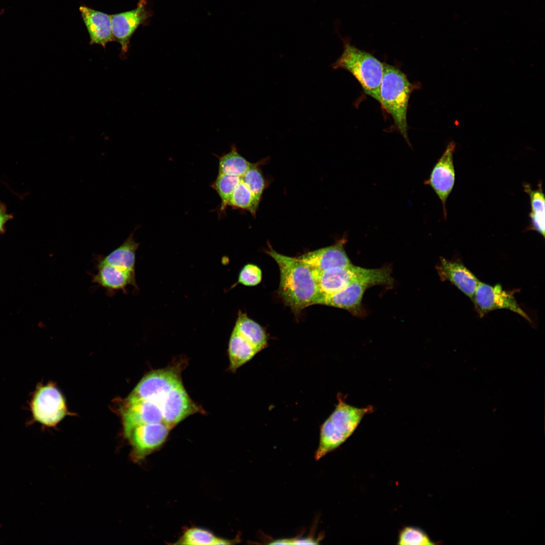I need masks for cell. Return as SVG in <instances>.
<instances>
[{"mask_svg": "<svg viewBox=\"0 0 545 545\" xmlns=\"http://www.w3.org/2000/svg\"><path fill=\"white\" fill-rule=\"evenodd\" d=\"M228 352L230 361L229 369L231 371L235 372L259 351L233 329L229 342Z\"/></svg>", "mask_w": 545, "mask_h": 545, "instance_id": "cell-19", "label": "cell"}, {"mask_svg": "<svg viewBox=\"0 0 545 545\" xmlns=\"http://www.w3.org/2000/svg\"><path fill=\"white\" fill-rule=\"evenodd\" d=\"M219 159V173L232 176L241 177L252 165L239 154L235 144L232 145L230 151Z\"/></svg>", "mask_w": 545, "mask_h": 545, "instance_id": "cell-22", "label": "cell"}, {"mask_svg": "<svg viewBox=\"0 0 545 545\" xmlns=\"http://www.w3.org/2000/svg\"><path fill=\"white\" fill-rule=\"evenodd\" d=\"M537 189L532 190L529 184L525 183L523 185L524 191L529 195L531 205V211L529 214L530 219L529 229L536 231L544 237L545 231L544 195L541 183H539Z\"/></svg>", "mask_w": 545, "mask_h": 545, "instance_id": "cell-21", "label": "cell"}, {"mask_svg": "<svg viewBox=\"0 0 545 545\" xmlns=\"http://www.w3.org/2000/svg\"><path fill=\"white\" fill-rule=\"evenodd\" d=\"M181 543L190 545H210L229 544L228 541L216 537L210 531L200 528H192L186 531Z\"/></svg>", "mask_w": 545, "mask_h": 545, "instance_id": "cell-25", "label": "cell"}, {"mask_svg": "<svg viewBox=\"0 0 545 545\" xmlns=\"http://www.w3.org/2000/svg\"><path fill=\"white\" fill-rule=\"evenodd\" d=\"M292 538H281L273 540L271 544H292Z\"/></svg>", "mask_w": 545, "mask_h": 545, "instance_id": "cell-31", "label": "cell"}, {"mask_svg": "<svg viewBox=\"0 0 545 545\" xmlns=\"http://www.w3.org/2000/svg\"><path fill=\"white\" fill-rule=\"evenodd\" d=\"M122 415L124 433L126 438L138 425L155 423L165 424L161 409L152 402L146 400L127 398L122 408Z\"/></svg>", "mask_w": 545, "mask_h": 545, "instance_id": "cell-13", "label": "cell"}, {"mask_svg": "<svg viewBox=\"0 0 545 545\" xmlns=\"http://www.w3.org/2000/svg\"><path fill=\"white\" fill-rule=\"evenodd\" d=\"M32 410L35 420L49 426L56 425L67 414L63 396L57 388L48 385L36 392Z\"/></svg>", "mask_w": 545, "mask_h": 545, "instance_id": "cell-8", "label": "cell"}, {"mask_svg": "<svg viewBox=\"0 0 545 545\" xmlns=\"http://www.w3.org/2000/svg\"><path fill=\"white\" fill-rule=\"evenodd\" d=\"M12 217V215L7 213L4 204L0 202V234L4 231L6 223Z\"/></svg>", "mask_w": 545, "mask_h": 545, "instance_id": "cell-29", "label": "cell"}, {"mask_svg": "<svg viewBox=\"0 0 545 545\" xmlns=\"http://www.w3.org/2000/svg\"><path fill=\"white\" fill-rule=\"evenodd\" d=\"M266 252L278 265V293L285 304L295 314L315 304L320 293L309 267L298 257L282 254L271 247Z\"/></svg>", "mask_w": 545, "mask_h": 545, "instance_id": "cell-2", "label": "cell"}, {"mask_svg": "<svg viewBox=\"0 0 545 545\" xmlns=\"http://www.w3.org/2000/svg\"><path fill=\"white\" fill-rule=\"evenodd\" d=\"M150 16L145 0H140L134 9L111 15L112 33L115 41L121 45V57L126 56L135 31Z\"/></svg>", "mask_w": 545, "mask_h": 545, "instance_id": "cell-10", "label": "cell"}, {"mask_svg": "<svg viewBox=\"0 0 545 545\" xmlns=\"http://www.w3.org/2000/svg\"><path fill=\"white\" fill-rule=\"evenodd\" d=\"M472 300L480 317L492 310L506 309L531 321L528 315L518 304L513 295L504 290L501 285L492 286L480 282Z\"/></svg>", "mask_w": 545, "mask_h": 545, "instance_id": "cell-7", "label": "cell"}, {"mask_svg": "<svg viewBox=\"0 0 545 545\" xmlns=\"http://www.w3.org/2000/svg\"><path fill=\"white\" fill-rule=\"evenodd\" d=\"M79 11L88 32L91 45L98 44L105 48L108 43L115 41L112 33L111 15L86 6H81Z\"/></svg>", "mask_w": 545, "mask_h": 545, "instance_id": "cell-16", "label": "cell"}, {"mask_svg": "<svg viewBox=\"0 0 545 545\" xmlns=\"http://www.w3.org/2000/svg\"><path fill=\"white\" fill-rule=\"evenodd\" d=\"M441 280L448 281L472 299L480 282L462 263L441 258L436 265Z\"/></svg>", "mask_w": 545, "mask_h": 545, "instance_id": "cell-15", "label": "cell"}, {"mask_svg": "<svg viewBox=\"0 0 545 545\" xmlns=\"http://www.w3.org/2000/svg\"><path fill=\"white\" fill-rule=\"evenodd\" d=\"M334 69H343L358 81L364 93L380 102V89L384 63L370 53L344 40L342 55L332 65Z\"/></svg>", "mask_w": 545, "mask_h": 545, "instance_id": "cell-5", "label": "cell"}, {"mask_svg": "<svg viewBox=\"0 0 545 545\" xmlns=\"http://www.w3.org/2000/svg\"><path fill=\"white\" fill-rule=\"evenodd\" d=\"M233 329L249 341L259 352L266 347L267 336L264 329L241 310L238 312Z\"/></svg>", "mask_w": 545, "mask_h": 545, "instance_id": "cell-20", "label": "cell"}, {"mask_svg": "<svg viewBox=\"0 0 545 545\" xmlns=\"http://www.w3.org/2000/svg\"><path fill=\"white\" fill-rule=\"evenodd\" d=\"M456 148L454 141L450 142L441 157L433 167L428 179L424 182L435 192L442 205L444 218L447 217L446 204L455 182L453 154Z\"/></svg>", "mask_w": 545, "mask_h": 545, "instance_id": "cell-9", "label": "cell"}, {"mask_svg": "<svg viewBox=\"0 0 545 545\" xmlns=\"http://www.w3.org/2000/svg\"><path fill=\"white\" fill-rule=\"evenodd\" d=\"M259 201L241 179L231 197L228 206L248 210L254 215Z\"/></svg>", "mask_w": 545, "mask_h": 545, "instance_id": "cell-23", "label": "cell"}, {"mask_svg": "<svg viewBox=\"0 0 545 545\" xmlns=\"http://www.w3.org/2000/svg\"><path fill=\"white\" fill-rule=\"evenodd\" d=\"M377 268H366L352 264L321 272H312L320 295L339 292L353 282L374 274Z\"/></svg>", "mask_w": 545, "mask_h": 545, "instance_id": "cell-12", "label": "cell"}, {"mask_svg": "<svg viewBox=\"0 0 545 545\" xmlns=\"http://www.w3.org/2000/svg\"><path fill=\"white\" fill-rule=\"evenodd\" d=\"M171 428L162 423H147L135 427L129 439L132 446V459L139 462L166 441Z\"/></svg>", "mask_w": 545, "mask_h": 545, "instance_id": "cell-11", "label": "cell"}, {"mask_svg": "<svg viewBox=\"0 0 545 545\" xmlns=\"http://www.w3.org/2000/svg\"><path fill=\"white\" fill-rule=\"evenodd\" d=\"M412 90L413 85L404 73L384 63L379 103L391 115L400 133L409 144L407 113Z\"/></svg>", "mask_w": 545, "mask_h": 545, "instance_id": "cell-4", "label": "cell"}, {"mask_svg": "<svg viewBox=\"0 0 545 545\" xmlns=\"http://www.w3.org/2000/svg\"><path fill=\"white\" fill-rule=\"evenodd\" d=\"M346 238H342L334 244L305 253L298 257L312 272L349 266L352 264L345 249Z\"/></svg>", "mask_w": 545, "mask_h": 545, "instance_id": "cell-14", "label": "cell"}, {"mask_svg": "<svg viewBox=\"0 0 545 545\" xmlns=\"http://www.w3.org/2000/svg\"><path fill=\"white\" fill-rule=\"evenodd\" d=\"M391 273V266L387 265L378 268L372 275L356 281L339 292L329 295H320L315 304L343 309L354 316L362 317L366 312L362 305L365 291L375 285L392 287L394 279Z\"/></svg>", "mask_w": 545, "mask_h": 545, "instance_id": "cell-6", "label": "cell"}, {"mask_svg": "<svg viewBox=\"0 0 545 545\" xmlns=\"http://www.w3.org/2000/svg\"><path fill=\"white\" fill-rule=\"evenodd\" d=\"M139 244L131 233L123 243L101 259L99 262L135 272L136 254Z\"/></svg>", "mask_w": 545, "mask_h": 545, "instance_id": "cell-18", "label": "cell"}, {"mask_svg": "<svg viewBox=\"0 0 545 545\" xmlns=\"http://www.w3.org/2000/svg\"><path fill=\"white\" fill-rule=\"evenodd\" d=\"M315 540L311 538H292V544H318Z\"/></svg>", "mask_w": 545, "mask_h": 545, "instance_id": "cell-30", "label": "cell"}, {"mask_svg": "<svg viewBox=\"0 0 545 545\" xmlns=\"http://www.w3.org/2000/svg\"><path fill=\"white\" fill-rule=\"evenodd\" d=\"M241 179L248 187L256 198L260 200L264 189L265 183L263 177L258 168V166L252 164L249 169L241 177Z\"/></svg>", "mask_w": 545, "mask_h": 545, "instance_id": "cell-27", "label": "cell"}, {"mask_svg": "<svg viewBox=\"0 0 545 545\" xmlns=\"http://www.w3.org/2000/svg\"><path fill=\"white\" fill-rule=\"evenodd\" d=\"M330 416L322 424L315 459L318 460L344 443L354 432L363 417L373 408H359L347 403L341 395Z\"/></svg>", "mask_w": 545, "mask_h": 545, "instance_id": "cell-3", "label": "cell"}, {"mask_svg": "<svg viewBox=\"0 0 545 545\" xmlns=\"http://www.w3.org/2000/svg\"><path fill=\"white\" fill-rule=\"evenodd\" d=\"M398 544L401 545H428L433 543L421 529L414 526H406L400 532Z\"/></svg>", "mask_w": 545, "mask_h": 545, "instance_id": "cell-26", "label": "cell"}, {"mask_svg": "<svg viewBox=\"0 0 545 545\" xmlns=\"http://www.w3.org/2000/svg\"><path fill=\"white\" fill-rule=\"evenodd\" d=\"M134 394L136 399L150 401L157 405L163 412L165 424L171 429L191 415L204 413L189 397L181 373L176 370L150 374L138 385Z\"/></svg>", "mask_w": 545, "mask_h": 545, "instance_id": "cell-1", "label": "cell"}, {"mask_svg": "<svg viewBox=\"0 0 545 545\" xmlns=\"http://www.w3.org/2000/svg\"><path fill=\"white\" fill-rule=\"evenodd\" d=\"M240 180L241 177L219 173L211 187L221 198V211L225 210L228 206L231 197Z\"/></svg>", "mask_w": 545, "mask_h": 545, "instance_id": "cell-24", "label": "cell"}, {"mask_svg": "<svg viewBox=\"0 0 545 545\" xmlns=\"http://www.w3.org/2000/svg\"><path fill=\"white\" fill-rule=\"evenodd\" d=\"M262 279V271L256 265L248 263L241 269L238 283L247 287H253L259 284Z\"/></svg>", "mask_w": 545, "mask_h": 545, "instance_id": "cell-28", "label": "cell"}, {"mask_svg": "<svg viewBox=\"0 0 545 545\" xmlns=\"http://www.w3.org/2000/svg\"><path fill=\"white\" fill-rule=\"evenodd\" d=\"M92 281L108 292L126 291L129 285L137 287L135 273L99 262Z\"/></svg>", "mask_w": 545, "mask_h": 545, "instance_id": "cell-17", "label": "cell"}]
</instances>
